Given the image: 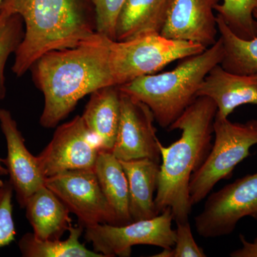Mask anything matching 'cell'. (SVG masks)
<instances>
[{
	"label": "cell",
	"instance_id": "30",
	"mask_svg": "<svg viewBox=\"0 0 257 257\" xmlns=\"http://www.w3.org/2000/svg\"><path fill=\"white\" fill-rule=\"evenodd\" d=\"M3 174L1 173V172H0V176H3ZM5 183V182H3V180H2L1 179H0V188H1L2 187V186L3 185V184H4Z\"/></svg>",
	"mask_w": 257,
	"mask_h": 257
},
{
	"label": "cell",
	"instance_id": "11",
	"mask_svg": "<svg viewBox=\"0 0 257 257\" xmlns=\"http://www.w3.org/2000/svg\"><path fill=\"white\" fill-rule=\"evenodd\" d=\"M120 91V90H119ZM121 114L113 155L120 161L150 159L161 162L159 140L150 108L120 91Z\"/></svg>",
	"mask_w": 257,
	"mask_h": 257
},
{
	"label": "cell",
	"instance_id": "26",
	"mask_svg": "<svg viewBox=\"0 0 257 257\" xmlns=\"http://www.w3.org/2000/svg\"><path fill=\"white\" fill-rule=\"evenodd\" d=\"M175 243L173 257H205L207 254L199 246L193 236L189 221L176 222Z\"/></svg>",
	"mask_w": 257,
	"mask_h": 257
},
{
	"label": "cell",
	"instance_id": "13",
	"mask_svg": "<svg viewBox=\"0 0 257 257\" xmlns=\"http://www.w3.org/2000/svg\"><path fill=\"white\" fill-rule=\"evenodd\" d=\"M220 0H173L162 36L209 48L217 42L216 5Z\"/></svg>",
	"mask_w": 257,
	"mask_h": 257
},
{
	"label": "cell",
	"instance_id": "23",
	"mask_svg": "<svg viewBox=\"0 0 257 257\" xmlns=\"http://www.w3.org/2000/svg\"><path fill=\"white\" fill-rule=\"evenodd\" d=\"M25 36V24L18 14H0V101L6 97L5 66L12 54L15 53Z\"/></svg>",
	"mask_w": 257,
	"mask_h": 257
},
{
	"label": "cell",
	"instance_id": "3",
	"mask_svg": "<svg viewBox=\"0 0 257 257\" xmlns=\"http://www.w3.org/2000/svg\"><path fill=\"white\" fill-rule=\"evenodd\" d=\"M216 112L217 106L211 98L198 96L168 128L181 130L180 138L168 147L159 140L160 172L155 199L157 214L170 208L176 222L189 221L193 207L189 182L210 152Z\"/></svg>",
	"mask_w": 257,
	"mask_h": 257
},
{
	"label": "cell",
	"instance_id": "31",
	"mask_svg": "<svg viewBox=\"0 0 257 257\" xmlns=\"http://www.w3.org/2000/svg\"><path fill=\"white\" fill-rule=\"evenodd\" d=\"M3 0H0V8H1L2 4H3Z\"/></svg>",
	"mask_w": 257,
	"mask_h": 257
},
{
	"label": "cell",
	"instance_id": "17",
	"mask_svg": "<svg viewBox=\"0 0 257 257\" xmlns=\"http://www.w3.org/2000/svg\"><path fill=\"white\" fill-rule=\"evenodd\" d=\"M120 162L128 181L132 221L151 219L158 215L155 193L158 187L160 164L147 158Z\"/></svg>",
	"mask_w": 257,
	"mask_h": 257
},
{
	"label": "cell",
	"instance_id": "22",
	"mask_svg": "<svg viewBox=\"0 0 257 257\" xmlns=\"http://www.w3.org/2000/svg\"><path fill=\"white\" fill-rule=\"evenodd\" d=\"M254 10H257V0H223L215 8L218 16L230 30L243 40H251L257 36Z\"/></svg>",
	"mask_w": 257,
	"mask_h": 257
},
{
	"label": "cell",
	"instance_id": "9",
	"mask_svg": "<svg viewBox=\"0 0 257 257\" xmlns=\"http://www.w3.org/2000/svg\"><path fill=\"white\" fill-rule=\"evenodd\" d=\"M45 185L77 216L84 228L99 224L117 225L94 168L64 171L47 177Z\"/></svg>",
	"mask_w": 257,
	"mask_h": 257
},
{
	"label": "cell",
	"instance_id": "29",
	"mask_svg": "<svg viewBox=\"0 0 257 257\" xmlns=\"http://www.w3.org/2000/svg\"><path fill=\"white\" fill-rule=\"evenodd\" d=\"M3 164H4V160L0 158V172H1L3 175H8V170L3 167Z\"/></svg>",
	"mask_w": 257,
	"mask_h": 257
},
{
	"label": "cell",
	"instance_id": "10",
	"mask_svg": "<svg viewBox=\"0 0 257 257\" xmlns=\"http://www.w3.org/2000/svg\"><path fill=\"white\" fill-rule=\"evenodd\" d=\"M92 136L82 116L59 126L37 156L45 179L64 171L94 168L101 148Z\"/></svg>",
	"mask_w": 257,
	"mask_h": 257
},
{
	"label": "cell",
	"instance_id": "12",
	"mask_svg": "<svg viewBox=\"0 0 257 257\" xmlns=\"http://www.w3.org/2000/svg\"><path fill=\"white\" fill-rule=\"evenodd\" d=\"M0 126L8 148L4 165L10 176L9 182L20 207L25 209L32 194L45 185V177L37 157L32 155L27 148L17 121L11 112L3 108H0Z\"/></svg>",
	"mask_w": 257,
	"mask_h": 257
},
{
	"label": "cell",
	"instance_id": "20",
	"mask_svg": "<svg viewBox=\"0 0 257 257\" xmlns=\"http://www.w3.org/2000/svg\"><path fill=\"white\" fill-rule=\"evenodd\" d=\"M84 230L81 224L72 225L68 238L64 240H41L35 237L33 233H27L19 241V248L25 257H104L80 242L79 239Z\"/></svg>",
	"mask_w": 257,
	"mask_h": 257
},
{
	"label": "cell",
	"instance_id": "14",
	"mask_svg": "<svg viewBox=\"0 0 257 257\" xmlns=\"http://www.w3.org/2000/svg\"><path fill=\"white\" fill-rule=\"evenodd\" d=\"M197 96H209L217 106L216 116L228 118L238 106H257V72L230 73L218 64L204 79Z\"/></svg>",
	"mask_w": 257,
	"mask_h": 257
},
{
	"label": "cell",
	"instance_id": "2",
	"mask_svg": "<svg viewBox=\"0 0 257 257\" xmlns=\"http://www.w3.org/2000/svg\"><path fill=\"white\" fill-rule=\"evenodd\" d=\"M0 14L20 15L25 24L12 67L18 77L47 52L79 46L99 35L92 0H3Z\"/></svg>",
	"mask_w": 257,
	"mask_h": 257
},
{
	"label": "cell",
	"instance_id": "18",
	"mask_svg": "<svg viewBox=\"0 0 257 257\" xmlns=\"http://www.w3.org/2000/svg\"><path fill=\"white\" fill-rule=\"evenodd\" d=\"M25 209L33 234L37 239H60L72 226L70 211L45 185L32 194Z\"/></svg>",
	"mask_w": 257,
	"mask_h": 257
},
{
	"label": "cell",
	"instance_id": "6",
	"mask_svg": "<svg viewBox=\"0 0 257 257\" xmlns=\"http://www.w3.org/2000/svg\"><path fill=\"white\" fill-rule=\"evenodd\" d=\"M109 64L115 85L156 74L176 60L202 53L199 44L150 34L128 41L109 40Z\"/></svg>",
	"mask_w": 257,
	"mask_h": 257
},
{
	"label": "cell",
	"instance_id": "21",
	"mask_svg": "<svg viewBox=\"0 0 257 257\" xmlns=\"http://www.w3.org/2000/svg\"><path fill=\"white\" fill-rule=\"evenodd\" d=\"M253 17L257 20V10L253 12ZM216 21L223 47V58L219 65L230 73L257 72V36L251 40H243L235 35L218 15Z\"/></svg>",
	"mask_w": 257,
	"mask_h": 257
},
{
	"label": "cell",
	"instance_id": "15",
	"mask_svg": "<svg viewBox=\"0 0 257 257\" xmlns=\"http://www.w3.org/2000/svg\"><path fill=\"white\" fill-rule=\"evenodd\" d=\"M173 0H126L116 24V41L160 34Z\"/></svg>",
	"mask_w": 257,
	"mask_h": 257
},
{
	"label": "cell",
	"instance_id": "24",
	"mask_svg": "<svg viewBox=\"0 0 257 257\" xmlns=\"http://www.w3.org/2000/svg\"><path fill=\"white\" fill-rule=\"evenodd\" d=\"M96 13V32L116 41V24L126 0H92Z\"/></svg>",
	"mask_w": 257,
	"mask_h": 257
},
{
	"label": "cell",
	"instance_id": "25",
	"mask_svg": "<svg viewBox=\"0 0 257 257\" xmlns=\"http://www.w3.org/2000/svg\"><path fill=\"white\" fill-rule=\"evenodd\" d=\"M13 192L10 182H5L0 188V248L13 242L16 236L13 217Z\"/></svg>",
	"mask_w": 257,
	"mask_h": 257
},
{
	"label": "cell",
	"instance_id": "27",
	"mask_svg": "<svg viewBox=\"0 0 257 257\" xmlns=\"http://www.w3.org/2000/svg\"><path fill=\"white\" fill-rule=\"evenodd\" d=\"M239 239L242 246L230 253L232 257H257V237L252 242L246 239L242 234L239 235Z\"/></svg>",
	"mask_w": 257,
	"mask_h": 257
},
{
	"label": "cell",
	"instance_id": "1",
	"mask_svg": "<svg viewBox=\"0 0 257 257\" xmlns=\"http://www.w3.org/2000/svg\"><path fill=\"white\" fill-rule=\"evenodd\" d=\"M109 40L99 34L79 46L47 52L33 64L32 79L45 99L40 119L43 127L57 126L84 96L116 86L109 64Z\"/></svg>",
	"mask_w": 257,
	"mask_h": 257
},
{
	"label": "cell",
	"instance_id": "19",
	"mask_svg": "<svg viewBox=\"0 0 257 257\" xmlns=\"http://www.w3.org/2000/svg\"><path fill=\"white\" fill-rule=\"evenodd\" d=\"M94 170L103 194L116 215L117 225L131 223L128 181L120 160L111 151L101 150Z\"/></svg>",
	"mask_w": 257,
	"mask_h": 257
},
{
	"label": "cell",
	"instance_id": "8",
	"mask_svg": "<svg viewBox=\"0 0 257 257\" xmlns=\"http://www.w3.org/2000/svg\"><path fill=\"white\" fill-rule=\"evenodd\" d=\"M246 216L257 221V172L210 193L194 224L199 236L213 239L231 234Z\"/></svg>",
	"mask_w": 257,
	"mask_h": 257
},
{
	"label": "cell",
	"instance_id": "28",
	"mask_svg": "<svg viewBox=\"0 0 257 257\" xmlns=\"http://www.w3.org/2000/svg\"><path fill=\"white\" fill-rule=\"evenodd\" d=\"M155 257H173V248H162L161 252L156 255H153Z\"/></svg>",
	"mask_w": 257,
	"mask_h": 257
},
{
	"label": "cell",
	"instance_id": "16",
	"mask_svg": "<svg viewBox=\"0 0 257 257\" xmlns=\"http://www.w3.org/2000/svg\"><path fill=\"white\" fill-rule=\"evenodd\" d=\"M121 104L117 86L101 88L91 94L82 115L84 124L97 139L101 150L114 148L119 128Z\"/></svg>",
	"mask_w": 257,
	"mask_h": 257
},
{
	"label": "cell",
	"instance_id": "4",
	"mask_svg": "<svg viewBox=\"0 0 257 257\" xmlns=\"http://www.w3.org/2000/svg\"><path fill=\"white\" fill-rule=\"evenodd\" d=\"M223 58L220 39L202 53L182 60L172 70L143 76L117 86L151 109L161 127H169L198 97L207 74Z\"/></svg>",
	"mask_w": 257,
	"mask_h": 257
},
{
	"label": "cell",
	"instance_id": "5",
	"mask_svg": "<svg viewBox=\"0 0 257 257\" xmlns=\"http://www.w3.org/2000/svg\"><path fill=\"white\" fill-rule=\"evenodd\" d=\"M213 128L214 145L189 182L192 206L207 197L218 182L229 179L235 167L250 156V149L257 145L256 119L245 123L232 122L216 115Z\"/></svg>",
	"mask_w": 257,
	"mask_h": 257
},
{
	"label": "cell",
	"instance_id": "7",
	"mask_svg": "<svg viewBox=\"0 0 257 257\" xmlns=\"http://www.w3.org/2000/svg\"><path fill=\"white\" fill-rule=\"evenodd\" d=\"M172 210L167 208L151 219L132 221L125 225L99 224L84 228V238L92 243L94 251L104 257L130 256L136 245L173 248L175 230Z\"/></svg>",
	"mask_w": 257,
	"mask_h": 257
}]
</instances>
